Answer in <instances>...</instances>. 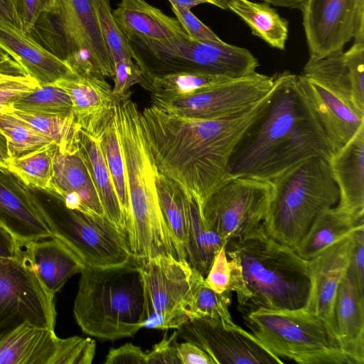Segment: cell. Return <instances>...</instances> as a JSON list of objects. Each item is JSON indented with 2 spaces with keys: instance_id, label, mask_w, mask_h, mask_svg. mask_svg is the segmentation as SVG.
Masks as SVG:
<instances>
[{
  "instance_id": "40",
  "label": "cell",
  "mask_w": 364,
  "mask_h": 364,
  "mask_svg": "<svg viewBox=\"0 0 364 364\" xmlns=\"http://www.w3.org/2000/svg\"><path fill=\"white\" fill-rule=\"evenodd\" d=\"M99 27L113 63L132 58L128 39L113 18L109 0H94Z\"/></svg>"
},
{
  "instance_id": "54",
  "label": "cell",
  "mask_w": 364,
  "mask_h": 364,
  "mask_svg": "<svg viewBox=\"0 0 364 364\" xmlns=\"http://www.w3.org/2000/svg\"><path fill=\"white\" fill-rule=\"evenodd\" d=\"M0 22L22 30L12 0H0Z\"/></svg>"
},
{
  "instance_id": "10",
  "label": "cell",
  "mask_w": 364,
  "mask_h": 364,
  "mask_svg": "<svg viewBox=\"0 0 364 364\" xmlns=\"http://www.w3.org/2000/svg\"><path fill=\"white\" fill-rule=\"evenodd\" d=\"M298 76L299 85L320 122L332 153L346 144L364 123L355 107L343 49L309 57Z\"/></svg>"
},
{
  "instance_id": "49",
  "label": "cell",
  "mask_w": 364,
  "mask_h": 364,
  "mask_svg": "<svg viewBox=\"0 0 364 364\" xmlns=\"http://www.w3.org/2000/svg\"><path fill=\"white\" fill-rule=\"evenodd\" d=\"M351 238L348 271L354 277L360 291L364 293V225L353 232Z\"/></svg>"
},
{
  "instance_id": "53",
  "label": "cell",
  "mask_w": 364,
  "mask_h": 364,
  "mask_svg": "<svg viewBox=\"0 0 364 364\" xmlns=\"http://www.w3.org/2000/svg\"><path fill=\"white\" fill-rule=\"evenodd\" d=\"M28 75L23 67L11 56L0 60V81Z\"/></svg>"
},
{
  "instance_id": "1",
  "label": "cell",
  "mask_w": 364,
  "mask_h": 364,
  "mask_svg": "<svg viewBox=\"0 0 364 364\" xmlns=\"http://www.w3.org/2000/svg\"><path fill=\"white\" fill-rule=\"evenodd\" d=\"M269 94L247 113L232 119H194L152 105L144 108L140 111L143 133L158 172L191 194L203 208L225 179L235 145Z\"/></svg>"
},
{
  "instance_id": "28",
  "label": "cell",
  "mask_w": 364,
  "mask_h": 364,
  "mask_svg": "<svg viewBox=\"0 0 364 364\" xmlns=\"http://www.w3.org/2000/svg\"><path fill=\"white\" fill-rule=\"evenodd\" d=\"M364 222H358L337 207L323 210L294 249L303 259L309 260L328 246L350 235Z\"/></svg>"
},
{
  "instance_id": "23",
  "label": "cell",
  "mask_w": 364,
  "mask_h": 364,
  "mask_svg": "<svg viewBox=\"0 0 364 364\" xmlns=\"http://www.w3.org/2000/svg\"><path fill=\"white\" fill-rule=\"evenodd\" d=\"M0 46L38 85H51L77 74L22 30L0 22Z\"/></svg>"
},
{
  "instance_id": "46",
  "label": "cell",
  "mask_w": 364,
  "mask_h": 364,
  "mask_svg": "<svg viewBox=\"0 0 364 364\" xmlns=\"http://www.w3.org/2000/svg\"><path fill=\"white\" fill-rule=\"evenodd\" d=\"M171 9L187 35L192 39L199 41H222L209 27L193 14L190 9L173 5Z\"/></svg>"
},
{
  "instance_id": "13",
  "label": "cell",
  "mask_w": 364,
  "mask_h": 364,
  "mask_svg": "<svg viewBox=\"0 0 364 364\" xmlns=\"http://www.w3.org/2000/svg\"><path fill=\"white\" fill-rule=\"evenodd\" d=\"M272 193V181L246 177L226 178L204 203V219L226 245L248 235L262 224Z\"/></svg>"
},
{
  "instance_id": "25",
  "label": "cell",
  "mask_w": 364,
  "mask_h": 364,
  "mask_svg": "<svg viewBox=\"0 0 364 364\" xmlns=\"http://www.w3.org/2000/svg\"><path fill=\"white\" fill-rule=\"evenodd\" d=\"M23 250L40 282L52 296L86 267L70 247L55 237L23 242Z\"/></svg>"
},
{
  "instance_id": "5",
  "label": "cell",
  "mask_w": 364,
  "mask_h": 364,
  "mask_svg": "<svg viewBox=\"0 0 364 364\" xmlns=\"http://www.w3.org/2000/svg\"><path fill=\"white\" fill-rule=\"evenodd\" d=\"M144 292L139 264L98 269L86 266L80 273L73 313L86 334L105 340L132 337L142 328Z\"/></svg>"
},
{
  "instance_id": "39",
  "label": "cell",
  "mask_w": 364,
  "mask_h": 364,
  "mask_svg": "<svg viewBox=\"0 0 364 364\" xmlns=\"http://www.w3.org/2000/svg\"><path fill=\"white\" fill-rule=\"evenodd\" d=\"M13 109L43 114L73 112L72 102L68 94L55 84L38 85L23 94L14 103Z\"/></svg>"
},
{
  "instance_id": "51",
  "label": "cell",
  "mask_w": 364,
  "mask_h": 364,
  "mask_svg": "<svg viewBox=\"0 0 364 364\" xmlns=\"http://www.w3.org/2000/svg\"><path fill=\"white\" fill-rule=\"evenodd\" d=\"M178 355L181 364H215L203 349L190 341L178 344Z\"/></svg>"
},
{
  "instance_id": "58",
  "label": "cell",
  "mask_w": 364,
  "mask_h": 364,
  "mask_svg": "<svg viewBox=\"0 0 364 364\" xmlns=\"http://www.w3.org/2000/svg\"><path fill=\"white\" fill-rule=\"evenodd\" d=\"M208 4H211L223 9H227L228 0H207Z\"/></svg>"
},
{
  "instance_id": "7",
  "label": "cell",
  "mask_w": 364,
  "mask_h": 364,
  "mask_svg": "<svg viewBox=\"0 0 364 364\" xmlns=\"http://www.w3.org/2000/svg\"><path fill=\"white\" fill-rule=\"evenodd\" d=\"M65 62L79 75L114 77V68L102 36L94 0H55L27 33Z\"/></svg>"
},
{
  "instance_id": "11",
  "label": "cell",
  "mask_w": 364,
  "mask_h": 364,
  "mask_svg": "<svg viewBox=\"0 0 364 364\" xmlns=\"http://www.w3.org/2000/svg\"><path fill=\"white\" fill-rule=\"evenodd\" d=\"M48 195L47 200L38 196L41 211L53 237L70 247L86 266L104 269L133 259L127 237L106 217L69 209Z\"/></svg>"
},
{
  "instance_id": "26",
  "label": "cell",
  "mask_w": 364,
  "mask_h": 364,
  "mask_svg": "<svg viewBox=\"0 0 364 364\" xmlns=\"http://www.w3.org/2000/svg\"><path fill=\"white\" fill-rule=\"evenodd\" d=\"M112 13L127 38L165 41L186 33L177 18L166 15L145 0H120Z\"/></svg>"
},
{
  "instance_id": "4",
  "label": "cell",
  "mask_w": 364,
  "mask_h": 364,
  "mask_svg": "<svg viewBox=\"0 0 364 364\" xmlns=\"http://www.w3.org/2000/svg\"><path fill=\"white\" fill-rule=\"evenodd\" d=\"M114 119L125 166L130 209L126 232L133 259L139 262L170 255L178 259L160 208L158 171L145 141L136 103L130 97L118 99Z\"/></svg>"
},
{
  "instance_id": "8",
  "label": "cell",
  "mask_w": 364,
  "mask_h": 364,
  "mask_svg": "<svg viewBox=\"0 0 364 364\" xmlns=\"http://www.w3.org/2000/svg\"><path fill=\"white\" fill-rule=\"evenodd\" d=\"M133 60L149 84L153 77L199 73L236 79L256 72L259 63L247 49L220 41H199L183 33L165 41L127 38Z\"/></svg>"
},
{
  "instance_id": "12",
  "label": "cell",
  "mask_w": 364,
  "mask_h": 364,
  "mask_svg": "<svg viewBox=\"0 0 364 364\" xmlns=\"http://www.w3.org/2000/svg\"><path fill=\"white\" fill-rule=\"evenodd\" d=\"M137 263L144 292L142 328L178 329L189 321L187 307L193 269L186 261L170 255Z\"/></svg>"
},
{
  "instance_id": "20",
  "label": "cell",
  "mask_w": 364,
  "mask_h": 364,
  "mask_svg": "<svg viewBox=\"0 0 364 364\" xmlns=\"http://www.w3.org/2000/svg\"><path fill=\"white\" fill-rule=\"evenodd\" d=\"M63 205L97 218H105V212L90 170L79 149L60 151L53 161V175L48 193Z\"/></svg>"
},
{
  "instance_id": "2",
  "label": "cell",
  "mask_w": 364,
  "mask_h": 364,
  "mask_svg": "<svg viewBox=\"0 0 364 364\" xmlns=\"http://www.w3.org/2000/svg\"><path fill=\"white\" fill-rule=\"evenodd\" d=\"M273 77L274 87L264 107L232 151L225 179L271 181L307 159L328 161L332 154L298 76L284 71Z\"/></svg>"
},
{
  "instance_id": "37",
  "label": "cell",
  "mask_w": 364,
  "mask_h": 364,
  "mask_svg": "<svg viewBox=\"0 0 364 364\" xmlns=\"http://www.w3.org/2000/svg\"><path fill=\"white\" fill-rule=\"evenodd\" d=\"M57 147L55 144H51L12 159L8 170L31 188L48 193L53 175V161Z\"/></svg>"
},
{
  "instance_id": "32",
  "label": "cell",
  "mask_w": 364,
  "mask_h": 364,
  "mask_svg": "<svg viewBox=\"0 0 364 364\" xmlns=\"http://www.w3.org/2000/svg\"><path fill=\"white\" fill-rule=\"evenodd\" d=\"M156 188L160 208L173 240L178 258L187 262L188 215L185 190L159 172Z\"/></svg>"
},
{
  "instance_id": "21",
  "label": "cell",
  "mask_w": 364,
  "mask_h": 364,
  "mask_svg": "<svg viewBox=\"0 0 364 364\" xmlns=\"http://www.w3.org/2000/svg\"><path fill=\"white\" fill-rule=\"evenodd\" d=\"M68 94L77 123L81 130L98 138L112 117L117 98L105 77L97 74L77 75L55 83Z\"/></svg>"
},
{
  "instance_id": "24",
  "label": "cell",
  "mask_w": 364,
  "mask_h": 364,
  "mask_svg": "<svg viewBox=\"0 0 364 364\" xmlns=\"http://www.w3.org/2000/svg\"><path fill=\"white\" fill-rule=\"evenodd\" d=\"M334 327L337 342L353 364L364 363V293L347 270L336 296Z\"/></svg>"
},
{
  "instance_id": "47",
  "label": "cell",
  "mask_w": 364,
  "mask_h": 364,
  "mask_svg": "<svg viewBox=\"0 0 364 364\" xmlns=\"http://www.w3.org/2000/svg\"><path fill=\"white\" fill-rule=\"evenodd\" d=\"M204 279L205 284L217 293L230 291V266L225 247L215 255Z\"/></svg>"
},
{
  "instance_id": "31",
  "label": "cell",
  "mask_w": 364,
  "mask_h": 364,
  "mask_svg": "<svg viewBox=\"0 0 364 364\" xmlns=\"http://www.w3.org/2000/svg\"><path fill=\"white\" fill-rule=\"evenodd\" d=\"M269 5L250 0H228L227 9L242 19L253 35L270 47L284 50L288 37L289 22Z\"/></svg>"
},
{
  "instance_id": "15",
  "label": "cell",
  "mask_w": 364,
  "mask_h": 364,
  "mask_svg": "<svg viewBox=\"0 0 364 364\" xmlns=\"http://www.w3.org/2000/svg\"><path fill=\"white\" fill-rule=\"evenodd\" d=\"M274 77L255 72L232 79L191 97L152 101L171 114L194 119H232L252 109L272 91Z\"/></svg>"
},
{
  "instance_id": "3",
  "label": "cell",
  "mask_w": 364,
  "mask_h": 364,
  "mask_svg": "<svg viewBox=\"0 0 364 364\" xmlns=\"http://www.w3.org/2000/svg\"><path fill=\"white\" fill-rule=\"evenodd\" d=\"M225 248L230 290L235 292L240 306L252 311L304 306L310 288L307 260L269 236L262 224Z\"/></svg>"
},
{
  "instance_id": "16",
  "label": "cell",
  "mask_w": 364,
  "mask_h": 364,
  "mask_svg": "<svg viewBox=\"0 0 364 364\" xmlns=\"http://www.w3.org/2000/svg\"><path fill=\"white\" fill-rule=\"evenodd\" d=\"M301 12L310 57L325 56L352 38H364V0H306Z\"/></svg>"
},
{
  "instance_id": "34",
  "label": "cell",
  "mask_w": 364,
  "mask_h": 364,
  "mask_svg": "<svg viewBox=\"0 0 364 364\" xmlns=\"http://www.w3.org/2000/svg\"><path fill=\"white\" fill-rule=\"evenodd\" d=\"M33 129L50 138L60 151L78 149L80 126L73 112L43 114L13 109L10 112Z\"/></svg>"
},
{
  "instance_id": "29",
  "label": "cell",
  "mask_w": 364,
  "mask_h": 364,
  "mask_svg": "<svg viewBox=\"0 0 364 364\" xmlns=\"http://www.w3.org/2000/svg\"><path fill=\"white\" fill-rule=\"evenodd\" d=\"M78 149L90 170L105 217L127 236L126 224L98 138L80 128Z\"/></svg>"
},
{
  "instance_id": "55",
  "label": "cell",
  "mask_w": 364,
  "mask_h": 364,
  "mask_svg": "<svg viewBox=\"0 0 364 364\" xmlns=\"http://www.w3.org/2000/svg\"><path fill=\"white\" fill-rule=\"evenodd\" d=\"M11 160L6 137L0 132V168H7Z\"/></svg>"
},
{
  "instance_id": "44",
  "label": "cell",
  "mask_w": 364,
  "mask_h": 364,
  "mask_svg": "<svg viewBox=\"0 0 364 364\" xmlns=\"http://www.w3.org/2000/svg\"><path fill=\"white\" fill-rule=\"evenodd\" d=\"M38 83L29 75L0 81V114L10 112L14 103Z\"/></svg>"
},
{
  "instance_id": "41",
  "label": "cell",
  "mask_w": 364,
  "mask_h": 364,
  "mask_svg": "<svg viewBox=\"0 0 364 364\" xmlns=\"http://www.w3.org/2000/svg\"><path fill=\"white\" fill-rule=\"evenodd\" d=\"M344 57L353 105L364 114V39H354L353 46L344 52Z\"/></svg>"
},
{
  "instance_id": "45",
  "label": "cell",
  "mask_w": 364,
  "mask_h": 364,
  "mask_svg": "<svg viewBox=\"0 0 364 364\" xmlns=\"http://www.w3.org/2000/svg\"><path fill=\"white\" fill-rule=\"evenodd\" d=\"M22 31L28 33L39 16L50 11L55 0H12Z\"/></svg>"
},
{
  "instance_id": "42",
  "label": "cell",
  "mask_w": 364,
  "mask_h": 364,
  "mask_svg": "<svg viewBox=\"0 0 364 364\" xmlns=\"http://www.w3.org/2000/svg\"><path fill=\"white\" fill-rule=\"evenodd\" d=\"M95 350V341L90 338H59L53 364H90Z\"/></svg>"
},
{
  "instance_id": "48",
  "label": "cell",
  "mask_w": 364,
  "mask_h": 364,
  "mask_svg": "<svg viewBox=\"0 0 364 364\" xmlns=\"http://www.w3.org/2000/svg\"><path fill=\"white\" fill-rule=\"evenodd\" d=\"M178 330L170 336L166 332L163 339L146 353V364H181L178 355Z\"/></svg>"
},
{
  "instance_id": "35",
  "label": "cell",
  "mask_w": 364,
  "mask_h": 364,
  "mask_svg": "<svg viewBox=\"0 0 364 364\" xmlns=\"http://www.w3.org/2000/svg\"><path fill=\"white\" fill-rule=\"evenodd\" d=\"M204 278L193 269L191 296L187 307L189 321L210 317L220 319L225 326H236L229 311L232 291L217 293L205 284Z\"/></svg>"
},
{
  "instance_id": "36",
  "label": "cell",
  "mask_w": 364,
  "mask_h": 364,
  "mask_svg": "<svg viewBox=\"0 0 364 364\" xmlns=\"http://www.w3.org/2000/svg\"><path fill=\"white\" fill-rule=\"evenodd\" d=\"M98 139L122 210L127 228L130 215L129 201L124 158L114 114L103 127Z\"/></svg>"
},
{
  "instance_id": "43",
  "label": "cell",
  "mask_w": 364,
  "mask_h": 364,
  "mask_svg": "<svg viewBox=\"0 0 364 364\" xmlns=\"http://www.w3.org/2000/svg\"><path fill=\"white\" fill-rule=\"evenodd\" d=\"M114 77L112 92L117 99L130 97V89L140 85L149 91V84L145 80L138 64L133 58H124L114 63Z\"/></svg>"
},
{
  "instance_id": "30",
  "label": "cell",
  "mask_w": 364,
  "mask_h": 364,
  "mask_svg": "<svg viewBox=\"0 0 364 364\" xmlns=\"http://www.w3.org/2000/svg\"><path fill=\"white\" fill-rule=\"evenodd\" d=\"M185 192L188 215L187 262L205 277L215 255L225 245L220 237L208 226L202 207L191 194Z\"/></svg>"
},
{
  "instance_id": "18",
  "label": "cell",
  "mask_w": 364,
  "mask_h": 364,
  "mask_svg": "<svg viewBox=\"0 0 364 364\" xmlns=\"http://www.w3.org/2000/svg\"><path fill=\"white\" fill-rule=\"evenodd\" d=\"M351 245L350 235L307 260L310 288L303 308L321 319L336 339L334 304L338 286L348 270Z\"/></svg>"
},
{
  "instance_id": "33",
  "label": "cell",
  "mask_w": 364,
  "mask_h": 364,
  "mask_svg": "<svg viewBox=\"0 0 364 364\" xmlns=\"http://www.w3.org/2000/svg\"><path fill=\"white\" fill-rule=\"evenodd\" d=\"M230 78L199 73H178L157 76L150 82L151 102L173 100L193 96Z\"/></svg>"
},
{
  "instance_id": "17",
  "label": "cell",
  "mask_w": 364,
  "mask_h": 364,
  "mask_svg": "<svg viewBox=\"0 0 364 364\" xmlns=\"http://www.w3.org/2000/svg\"><path fill=\"white\" fill-rule=\"evenodd\" d=\"M178 330V337L203 349L215 364H282L240 326H225L220 319L203 317L188 321Z\"/></svg>"
},
{
  "instance_id": "19",
  "label": "cell",
  "mask_w": 364,
  "mask_h": 364,
  "mask_svg": "<svg viewBox=\"0 0 364 364\" xmlns=\"http://www.w3.org/2000/svg\"><path fill=\"white\" fill-rule=\"evenodd\" d=\"M0 224L21 242L53 237L41 211L38 195L3 168H0Z\"/></svg>"
},
{
  "instance_id": "52",
  "label": "cell",
  "mask_w": 364,
  "mask_h": 364,
  "mask_svg": "<svg viewBox=\"0 0 364 364\" xmlns=\"http://www.w3.org/2000/svg\"><path fill=\"white\" fill-rule=\"evenodd\" d=\"M23 242L0 224V257L17 258L23 254Z\"/></svg>"
},
{
  "instance_id": "38",
  "label": "cell",
  "mask_w": 364,
  "mask_h": 364,
  "mask_svg": "<svg viewBox=\"0 0 364 364\" xmlns=\"http://www.w3.org/2000/svg\"><path fill=\"white\" fill-rule=\"evenodd\" d=\"M0 132L7 140L11 159L55 144L10 112L0 114Z\"/></svg>"
},
{
  "instance_id": "59",
  "label": "cell",
  "mask_w": 364,
  "mask_h": 364,
  "mask_svg": "<svg viewBox=\"0 0 364 364\" xmlns=\"http://www.w3.org/2000/svg\"><path fill=\"white\" fill-rule=\"evenodd\" d=\"M9 55L0 46V60L8 57Z\"/></svg>"
},
{
  "instance_id": "6",
  "label": "cell",
  "mask_w": 364,
  "mask_h": 364,
  "mask_svg": "<svg viewBox=\"0 0 364 364\" xmlns=\"http://www.w3.org/2000/svg\"><path fill=\"white\" fill-rule=\"evenodd\" d=\"M273 193L262 225L278 242L294 249L316 216L339 200L327 160L307 159L271 181Z\"/></svg>"
},
{
  "instance_id": "27",
  "label": "cell",
  "mask_w": 364,
  "mask_h": 364,
  "mask_svg": "<svg viewBox=\"0 0 364 364\" xmlns=\"http://www.w3.org/2000/svg\"><path fill=\"white\" fill-rule=\"evenodd\" d=\"M58 340L54 330L22 324L0 335V364H53Z\"/></svg>"
},
{
  "instance_id": "14",
  "label": "cell",
  "mask_w": 364,
  "mask_h": 364,
  "mask_svg": "<svg viewBox=\"0 0 364 364\" xmlns=\"http://www.w3.org/2000/svg\"><path fill=\"white\" fill-rule=\"evenodd\" d=\"M54 296L38 278L24 250L17 258L0 257V335L24 323L54 330Z\"/></svg>"
},
{
  "instance_id": "22",
  "label": "cell",
  "mask_w": 364,
  "mask_h": 364,
  "mask_svg": "<svg viewBox=\"0 0 364 364\" xmlns=\"http://www.w3.org/2000/svg\"><path fill=\"white\" fill-rule=\"evenodd\" d=\"M327 161L339 191L336 207L364 222V123Z\"/></svg>"
},
{
  "instance_id": "9",
  "label": "cell",
  "mask_w": 364,
  "mask_h": 364,
  "mask_svg": "<svg viewBox=\"0 0 364 364\" xmlns=\"http://www.w3.org/2000/svg\"><path fill=\"white\" fill-rule=\"evenodd\" d=\"M252 334L269 351L301 364H353L323 322L303 307L257 309L244 316Z\"/></svg>"
},
{
  "instance_id": "50",
  "label": "cell",
  "mask_w": 364,
  "mask_h": 364,
  "mask_svg": "<svg viewBox=\"0 0 364 364\" xmlns=\"http://www.w3.org/2000/svg\"><path fill=\"white\" fill-rule=\"evenodd\" d=\"M106 364H146V353L131 343L111 348L105 361Z\"/></svg>"
},
{
  "instance_id": "56",
  "label": "cell",
  "mask_w": 364,
  "mask_h": 364,
  "mask_svg": "<svg viewBox=\"0 0 364 364\" xmlns=\"http://www.w3.org/2000/svg\"><path fill=\"white\" fill-rule=\"evenodd\" d=\"M276 6L296 9L303 11L306 0H259Z\"/></svg>"
},
{
  "instance_id": "57",
  "label": "cell",
  "mask_w": 364,
  "mask_h": 364,
  "mask_svg": "<svg viewBox=\"0 0 364 364\" xmlns=\"http://www.w3.org/2000/svg\"><path fill=\"white\" fill-rule=\"evenodd\" d=\"M171 5L188 9L201 4L208 3L207 0H168Z\"/></svg>"
}]
</instances>
